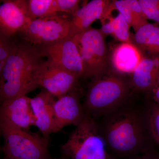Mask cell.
Segmentation results:
<instances>
[{
  "label": "cell",
  "instance_id": "1",
  "mask_svg": "<svg viewBox=\"0 0 159 159\" xmlns=\"http://www.w3.org/2000/svg\"><path fill=\"white\" fill-rule=\"evenodd\" d=\"M98 127L106 146L119 156L131 158L154 149L148 103L139 108L127 101L102 117Z\"/></svg>",
  "mask_w": 159,
  "mask_h": 159
},
{
  "label": "cell",
  "instance_id": "2",
  "mask_svg": "<svg viewBox=\"0 0 159 159\" xmlns=\"http://www.w3.org/2000/svg\"><path fill=\"white\" fill-rule=\"evenodd\" d=\"M43 57L36 46L28 42L15 43L0 72L1 102L34 90L39 84V66Z\"/></svg>",
  "mask_w": 159,
  "mask_h": 159
},
{
  "label": "cell",
  "instance_id": "3",
  "mask_svg": "<svg viewBox=\"0 0 159 159\" xmlns=\"http://www.w3.org/2000/svg\"><path fill=\"white\" fill-rule=\"evenodd\" d=\"M104 75L93 77L83 105L85 113L94 119L104 116L124 105L132 87L130 81L119 76Z\"/></svg>",
  "mask_w": 159,
  "mask_h": 159
},
{
  "label": "cell",
  "instance_id": "4",
  "mask_svg": "<svg viewBox=\"0 0 159 159\" xmlns=\"http://www.w3.org/2000/svg\"><path fill=\"white\" fill-rule=\"evenodd\" d=\"M106 146L98 124L86 114L61 151L65 159H113L106 150Z\"/></svg>",
  "mask_w": 159,
  "mask_h": 159
},
{
  "label": "cell",
  "instance_id": "5",
  "mask_svg": "<svg viewBox=\"0 0 159 159\" xmlns=\"http://www.w3.org/2000/svg\"><path fill=\"white\" fill-rule=\"evenodd\" d=\"M74 37L81 57L84 77H95L105 75L110 64V55L105 35L100 29L90 27Z\"/></svg>",
  "mask_w": 159,
  "mask_h": 159
},
{
  "label": "cell",
  "instance_id": "6",
  "mask_svg": "<svg viewBox=\"0 0 159 159\" xmlns=\"http://www.w3.org/2000/svg\"><path fill=\"white\" fill-rule=\"evenodd\" d=\"M7 159H50L48 139L29 130L0 126Z\"/></svg>",
  "mask_w": 159,
  "mask_h": 159
},
{
  "label": "cell",
  "instance_id": "7",
  "mask_svg": "<svg viewBox=\"0 0 159 159\" xmlns=\"http://www.w3.org/2000/svg\"><path fill=\"white\" fill-rule=\"evenodd\" d=\"M70 20L55 13L31 20L20 34L26 42L35 46L54 42L70 36Z\"/></svg>",
  "mask_w": 159,
  "mask_h": 159
},
{
  "label": "cell",
  "instance_id": "8",
  "mask_svg": "<svg viewBox=\"0 0 159 159\" xmlns=\"http://www.w3.org/2000/svg\"><path fill=\"white\" fill-rule=\"evenodd\" d=\"M36 47L43 57H47V59L79 77H84V71L81 57L73 36Z\"/></svg>",
  "mask_w": 159,
  "mask_h": 159
},
{
  "label": "cell",
  "instance_id": "9",
  "mask_svg": "<svg viewBox=\"0 0 159 159\" xmlns=\"http://www.w3.org/2000/svg\"><path fill=\"white\" fill-rule=\"evenodd\" d=\"M80 78L50 60L40 64V86L54 97H62L75 89Z\"/></svg>",
  "mask_w": 159,
  "mask_h": 159
},
{
  "label": "cell",
  "instance_id": "10",
  "mask_svg": "<svg viewBox=\"0 0 159 159\" xmlns=\"http://www.w3.org/2000/svg\"><path fill=\"white\" fill-rule=\"evenodd\" d=\"M31 98L26 96L2 102L0 126L29 130L35 125V116L31 105Z\"/></svg>",
  "mask_w": 159,
  "mask_h": 159
},
{
  "label": "cell",
  "instance_id": "11",
  "mask_svg": "<svg viewBox=\"0 0 159 159\" xmlns=\"http://www.w3.org/2000/svg\"><path fill=\"white\" fill-rule=\"evenodd\" d=\"M0 6V35L11 37L20 33L31 20L26 0L2 1Z\"/></svg>",
  "mask_w": 159,
  "mask_h": 159
},
{
  "label": "cell",
  "instance_id": "12",
  "mask_svg": "<svg viewBox=\"0 0 159 159\" xmlns=\"http://www.w3.org/2000/svg\"><path fill=\"white\" fill-rule=\"evenodd\" d=\"M54 133L59 131L68 125L77 126L82 121L86 114L75 89L68 94L58 97L54 102Z\"/></svg>",
  "mask_w": 159,
  "mask_h": 159
},
{
  "label": "cell",
  "instance_id": "13",
  "mask_svg": "<svg viewBox=\"0 0 159 159\" xmlns=\"http://www.w3.org/2000/svg\"><path fill=\"white\" fill-rule=\"evenodd\" d=\"M55 100L54 96L47 90L31 98V108L36 119L35 126L45 137L54 133Z\"/></svg>",
  "mask_w": 159,
  "mask_h": 159
},
{
  "label": "cell",
  "instance_id": "14",
  "mask_svg": "<svg viewBox=\"0 0 159 159\" xmlns=\"http://www.w3.org/2000/svg\"><path fill=\"white\" fill-rule=\"evenodd\" d=\"M111 1L93 0L80 8L70 20V36L85 31L96 20H101Z\"/></svg>",
  "mask_w": 159,
  "mask_h": 159
},
{
  "label": "cell",
  "instance_id": "15",
  "mask_svg": "<svg viewBox=\"0 0 159 159\" xmlns=\"http://www.w3.org/2000/svg\"><path fill=\"white\" fill-rule=\"evenodd\" d=\"M144 56L131 43H122L115 47L110 54V64L118 74H132Z\"/></svg>",
  "mask_w": 159,
  "mask_h": 159
},
{
  "label": "cell",
  "instance_id": "16",
  "mask_svg": "<svg viewBox=\"0 0 159 159\" xmlns=\"http://www.w3.org/2000/svg\"><path fill=\"white\" fill-rule=\"evenodd\" d=\"M159 75V54L144 56L131 74V85L136 90L147 93Z\"/></svg>",
  "mask_w": 159,
  "mask_h": 159
},
{
  "label": "cell",
  "instance_id": "17",
  "mask_svg": "<svg viewBox=\"0 0 159 159\" xmlns=\"http://www.w3.org/2000/svg\"><path fill=\"white\" fill-rule=\"evenodd\" d=\"M132 36V43L141 51L159 54V25L147 23L141 26Z\"/></svg>",
  "mask_w": 159,
  "mask_h": 159
},
{
  "label": "cell",
  "instance_id": "18",
  "mask_svg": "<svg viewBox=\"0 0 159 159\" xmlns=\"http://www.w3.org/2000/svg\"><path fill=\"white\" fill-rule=\"evenodd\" d=\"M29 16L31 20L57 13L55 0H28Z\"/></svg>",
  "mask_w": 159,
  "mask_h": 159
},
{
  "label": "cell",
  "instance_id": "19",
  "mask_svg": "<svg viewBox=\"0 0 159 159\" xmlns=\"http://www.w3.org/2000/svg\"><path fill=\"white\" fill-rule=\"evenodd\" d=\"M129 25L125 19L119 13L115 17V25L112 35L122 43H131L132 36L129 32Z\"/></svg>",
  "mask_w": 159,
  "mask_h": 159
},
{
  "label": "cell",
  "instance_id": "20",
  "mask_svg": "<svg viewBox=\"0 0 159 159\" xmlns=\"http://www.w3.org/2000/svg\"><path fill=\"white\" fill-rule=\"evenodd\" d=\"M148 103L151 132L155 142L159 145V105L151 101Z\"/></svg>",
  "mask_w": 159,
  "mask_h": 159
},
{
  "label": "cell",
  "instance_id": "21",
  "mask_svg": "<svg viewBox=\"0 0 159 159\" xmlns=\"http://www.w3.org/2000/svg\"><path fill=\"white\" fill-rule=\"evenodd\" d=\"M143 12L148 20L159 25V0H139Z\"/></svg>",
  "mask_w": 159,
  "mask_h": 159
},
{
  "label": "cell",
  "instance_id": "22",
  "mask_svg": "<svg viewBox=\"0 0 159 159\" xmlns=\"http://www.w3.org/2000/svg\"><path fill=\"white\" fill-rule=\"evenodd\" d=\"M14 44L10 40V37L0 35V72L3 70Z\"/></svg>",
  "mask_w": 159,
  "mask_h": 159
},
{
  "label": "cell",
  "instance_id": "23",
  "mask_svg": "<svg viewBox=\"0 0 159 159\" xmlns=\"http://www.w3.org/2000/svg\"><path fill=\"white\" fill-rule=\"evenodd\" d=\"M56 9L59 12L70 13L73 16L79 9V0H55Z\"/></svg>",
  "mask_w": 159,
  "mask_h": 159
},
{
  "label": "cell",
  "instance_id": "24",
  "mask_svg": "<svg viewBox=\"0 0 159 159\" xmlns=\"http://www.w3.org/2000/svg\"><path fill=\"white\" fill-rule=\"evenodd\" d=\"M149 101L155 102L159 105V75L150 89L146 93Z\"/></svg>",
  "mask_w": 159,
  "mask_h": 159
},
{
  "label": "cell",
  "instance_id": "25",
  "mask_svg": "<svg viewBox=\"0 0 159 159\" xmlns=\"http://www.w3.org/2000/svg\"><path fill=\"white\" fill-rule=\"evenodd\" d=\"M130 159H159V153L153 149L146 153L132 157Z\"/></svg>",
  "mask_w": 159,
  "mask_h": 159
},
{
  "label": "cell",
  "instance_id": "26",
  "mask_svg": "<svg viewBox=\"0 0 159 159\" xmlns=\"http://www.w3.org/2000/svg\"><path fill=\"white\" fill-rule=\"evenodd\" d=\"M65 159L64 158H63V157H62L61 158H60V159Z\"/></svg>",
  "mask_w": 159,
  "mask_h": 159
},
{
  "label": "cell",
  "instance_id": "27",
  "mask_svg": "<svg viewBox=\"0 0 159 159\" xmlns=\"http://www.w3.org/2000/svg\"></svg>",
  "mask_w": 159,
  "mask_h": 159
}]
</instances>
